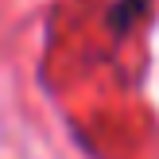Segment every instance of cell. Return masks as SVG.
Segmentation results:
<instances>
[{
  "label": "cell",
  "mask_w": 159,
  "mask_h": 159,
  "mask_svg": "<svg viewBox=\"0 0 159 159\" xmlns=\"http://www.w3.org/2000/svg\"><path fill=\"white\" fill-rule=\"evenodd\" d=\"M144 12H148V0H116L109 8V27L113 31H128Z\"/></svg>",
  "instance_id": "cell-1"
}]
</instances>
